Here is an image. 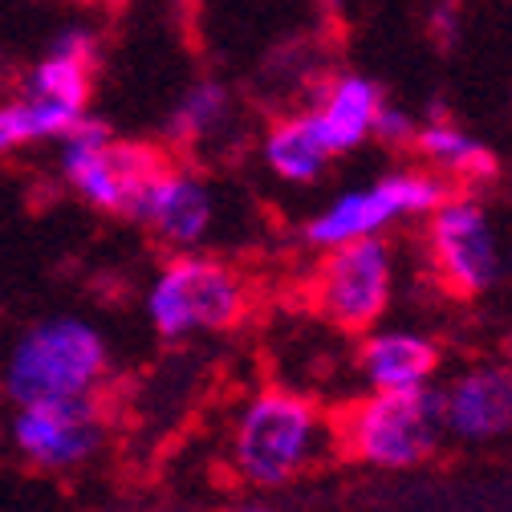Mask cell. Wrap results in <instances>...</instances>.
<instances>
[{
	"label": "cell",
	"instance_id": "cell-9",
	"mask_svg": "<svg viewBox=\"0 0 512 512\" xmlns=\"http://www.w3.org/2000/svg\"><path fill=\"white\" fill-rule=\"evenodd\" d=\"M110 415L98 395L21 403L13 415V447L21 460L49 476L82 472L106 447Z\"/></svg>",
	"mask_w": 512,
	"mask_h": 512
},
{
	"label": "cell",
	"instance_id": "cell-6",
	"mask_svg": "<svg viewBox=\"0 0 512 512\" xmlns=\"http://www.w3.org/2000/svg\"><path fill=\"white\" fill-rule=\"evenodd\" d=\"M399 265L395 248L382 236L346 240L338 248H326L309 277V301L322 322H330L338 334L362 338L366 330L382 326V317L395 305Z\"/></svg>",
	"mask_w": 512,
	"mask_h": 512
},
{
	"label": "cell",
	"instance_id": "cell-19",
	"mask_svg": "<svg viewBox=\"0 0 512 512\" xmlns=\"http://www.w3.org/2000/svg\"><path fill=\"white\" fill-rule=\"evenodd\" d=\"M415 131H419L415 114H407L403 106L382 102L378 114H374V131H370V139H378L382 147H391V151H403V147L415 143Z\"/></svg>",
	"mask_w": 512,
	"mask_h": 512
},
{
	"label": "cell",
	"instance_id": "cell-1",
	"mask_svg": "<svg viewBox=\"0 0 512 512\" xmlns=\"http://www.w3.org/2000/svg\"><path fill=\"white\" fill-rule=\"evenodd\" d=\"M330 447L334 423L322 407L297 391L265 387L240 407L228 439V460L244 484L277 492L313 472Z\"/></svg>",
	"mask_w": 512,
	"mask_h": 512
},
{
	"label": "cell",
	"instance_id": "cell-22",
	"mask_svg": "<svg viewBox=\"0 0 512 512\" xmlns=\"http://www.w3.org/2000/svg\"><path fill=\"white\" fill-rule=\"evenodd\" d=\"M236 512H277V508H269V504H240Z\"/></svg>",
	"mask_w": 512,
	"mask_h": 512
},
{
	"label": "cell",
	"instance_id": "cell-15",
	"mask_svg": "<svg viewBox=\"0 0 512 512\" xmlns=\"http://www.w3.org/2000/svg\"><path fill=\"white\" fill-rule=\"evenodd\" d=\"M411 147L443 179H488V175H496L492 147H484L480 139H472L468 131H460V126L447 122V118H431L427 126H419Z\"/></svg>",
	"mask_w": 512,
	"mask_h": 512
},
{
	"label": "cell",
	"instance_id": "cell-7",
	"mask_svg": "<svg viewBox=\"0 0 512 512\" xmlns=\"http://www.w3.org/2000/svg\"><path fill=\"white\" fill-rule=\"evenodd\" d=\"M452 191V179L435 175L431 167H403L387 171L366 187H350L334 196L322 212L305 220V244L326 252L346 240L387 236V228L403 220H427V212Z\"/></svg>",
	"mask_w": 512,
	"mask_h": 512
},
{
	"label": "cell",
	"instance_id": "cell-20",
	"mask_svg": "<svg viewBox=\"0 0 512 512\" xmlns=\"http://www.w3.org/2000/svg\"><path fill=\"white\" fill-rule=\"evenodd\" d=\"M49 53H66V57L94 61V66H98V41H94V33H86V29H61V33L49 41Z\"/></svg>",
	"mask_w": 512,
	"mask_h": 512
},
{
	"label": "cell",
	"instance_id": "cell-12",
	"mask_svg": "<svg viewBox=\"0 0 512 512\" xmlns=\"http://www.w3.org/2000/svg\"><path fill=\"white\" fill-rule=\"evenodd\" d=\"M439 342L419 330H366L358 342V374L370 391L427 387L439 374Z\"/></svg>",
	"mask_w": 512,
	"mask_h": 512
},
{
	"label": "cell",
	"instance_id": "cell-13",
	"mask_svg": "<svg viewBox=\"0 0 512 512\" xmlns=\"http://www.w3.org/2000/svg\"><path fill=\"white\" fill-rule=\"evenodd\" d=\"M382 98V86L366 74H338L334 82H326V90L313 102V126L322 143L330 147V155H346L358 151L362 143H370L374 131V114Z\"/></svg>",
	"mask_w": 512,
	"mask_h": 512
},
{
	"label": "cell",
	"instance_id": "cell-23",
	"mask_svg": "<svg viewBox=\"0 0 512 512\" xmlns=\"http://www.w3.org/2000/svg\"><path fill=\"white\" fill-rule=\"evenodd\" d=\"M151 512H196V508H151Z\"/></svg>",
	"mask_w": 512,
	"mask_h": 512
},
{
	"label": "cell",
	"instance_id": "cell-11",
	"mask_svg": "<svg viewBox=\"0 0 512 512\" xmlns=\"http://www.w3.org/2000/svg\"><path fill=\"white\" fill-rule=\"evenodd\" d=\"M443 431L460 443H492L512 431V366L476 362L439 387Z\"/></svg>",
	"mask_w": 512,
	"mask_h": 512
},
{
	"label": "cell",
	"instance_id": "cell-8",
	"mask_svg": "<svg viewBox=\"0 0 512 512\" xmlns=\"http://www.w3.org/2000/svg\"><path fill=\"white\" fill-rule=\"evenodd\" d=\"M427 261L443 293L476 301L504 277V252L488 208L468 191H447L427 212Z\"/></svg>",
	"mask_w": 512,
	"mask_h": 512
},
{
	"label": "cell",
	"instance_id": "cell-16",
	"mask_svg": "<svg viewBox=\"0 0 512 512\" xmlns=\"http://www.w3.org/2000/svg\"><path fill=\"white\" fill-rule=\"evenodd\" d=\"M82 114L86 110H78V106L53 102V98H33V94L0 102V155L21 151L29 143H57Z\"/></svg>",
	"mask_w": 512,
	"mask_h": 512
},
{
	"label": "cell",
	"instance_id": "cell-17",
	"mask_svg": "<svg viewBox=\"0 0 512 512\" xmlns=\"http://www.w3.org/2000/svg\"><path fill=\"white\" fill-rule=\"evenodd\" d=\"M228 90L220 82H196L167 114V139L175 147H196L228 122Z\"/></svg>",
	"mask_w": 512,
	"mask_h": 512
},
{
	"label": "cell",
	"instance_id": "cell-10",
	"mask_svg": "<svg viewBox=\"0 0 512 512\" xmlns=\"http://www.w3.org/2000/svg\"><path fill=\"white\" fill-rule=\"evenodd\" d=\"M135 224H143L163 248L191 252L200 248L216 224V196L200 171L171 163L151 187L135 212Z\"/></svg>",
	"mask_w": 512,
	"mask_h": 512
},
{
	"label": "cell",
	"instance_id": "cell-18",
	"mask_svg": "<svg viewBox=\"0 0 512 512\" xmlns=\"http://www.w3.org/2000/svg\"><path fill=\"white\" fill-rule=\"evenodd\" d=\"M25 94L86 110L90 94H94V61H78V57H66V53H45L25 74Z\"/></svg>",
	"mask_w": 512,
	"mask_h": 512
},
{
	"label": "cell",
	"instance_id": "cell-14",
	"mask_svg": "<svg viewBox=\"0 0 512 512\" xmlns=\"http://www.w3.org/2000/svg\"><path fill=\"white\" fill-rule=\"evenodd\" d=\"M261 159L265 167L281 179V183H293V187H313L330 171V147L322 143L313 126V114H285V118H273L269 131L261 139Z\"/></svg>",
	"mask_w": 512,
	"mask_h": 512
},
{
	"label": "cell",
	"instance_id": "cell-3",
	"mask_svg": "<svg viewBox=\"0 0 512 512\" xmlns=\"http://www.w3.org/2000/svg\"><path fill=\"white\" fill-rule=\"evenodd\" d=\"M252 309L248 277L204 252H175L147 289V322L163 342L236 330Z\"/></svg>",
	"mask_w": 512,
	"mask_h": 512
},
{
	"label": "cell",
	"instance_id": "cell-24",
	"mask_svg": "<svg viewBox=\"0 0 512 512\" xmlns=\"http://www.w3.org/2000/svg\"><path fill=\"white\" fill-rule=\"evenodd\" d=\"M322 5H326V9H338V0H322Z\"/></svg>",
	"mask_w": 512,
	"mask_h": 512
},
{
	"label": "cell",
	"instance_id": "cell-21",
	"mask_svg": "<svg viewBox=\"0 0 512 512\" xmlns=\"http://www.w3.org/2000/svg\"><path fill=\"white\" fill-rule=\"evenodd\" d=\"M431 21H435V29H439V33H456V9L447 5V0L435 9V17H431Z\"/></svg>",
	"mask_w": 512,
	"mask_h": 512
},
{
	"label": "cell",
	"instance_id": "cell-2",
	"mask_svg": "<svg viewBox=\"0 0 512 512\" xmlns=\"http://www.w3.org/2000/svg\"><path fill=\"white\" fill-rule=\"evenodd\" d=\"M330 423L338 452L374 472H415L447 439L435 382L403 391H370Z\"/></svg>",
	"mask_w": 512,
	"mask_h": 512
},
{
	"label": "cell",
	"instance_id": "cell-4",
	"mask_svg": "<svg viewBox=\"0 0 512 512\" xmlns=\"http://www.w3.org/2000/svg\"><path fill=\"white\" fill-rule=\"evenodd\" d=\"M106 374L110 346L98 326L82 317H45L17 338L5 362V395L17 407L45 399H82L98 395Z\"/></svg>",
	"mask_w": 512,
	"mask_h": 512
},
{
	"label": "cell",
	"instance_id": "cell-5",
	"mask_svg": "<svg viewBox=\"0 0 512 512\" xmlns=\"http://www.w3.org/2000/svg\"><path fill=\"white\" fill-rule=\"evenodd\" d=\"M61 147V175L78 196L106 212L135 220L147 187L171 167V155L159 143L143 139H114V131L102 118L82 114L66 135L57 139Z\"/></svg>",
	"mask_w": 512,
	"mask_h": 512
}]
</instances>
